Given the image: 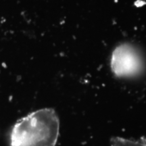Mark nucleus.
Returning <instances> with one entry per match:
<instances>
[{
  "label": "nucleus",
  "mask_w": 146,
  "mask_h": 146,
  "mask_svg": "<svg viewBox=\"0 0 146 146\" xmlns=\"http://www.w3.org/2000/svg\"><path fill=\"white\" fill-rule=\"evenodd\" d=\"M60 119L52 108L38 110L18 120L9 135L10 146H56Z\"/></svg>",
  "instance_id": "f257e3e1"
},
{
  "label": "nucleus",
  "mask_w": 146,
  "mask_h": 146,
  "mask_svg": "<svg viewBox=\"0 0 146 146\" xmlns=\"http://www.w3.org/2000/svg\"><path fill=\"white\" fill-rule=\"evenodd\" d=\"M110 66L112 72L117 77H134L143 72L144 60L135 47L123 43L116 47L112 52Z\"/></svg>",
  "instance_id": "f03ea898"
},
{
  "label": "nucleus",
  "mask_w": 146,
  "mask_h": 146,
  "mask_svg": "<svg viewBox=\"0 0 146 146\" xmlns=\"http://www.w3.org/2000/svg\"><path fill=\"white\" fill-rule=\"evenodd\" d=\"M110 144L111 146H146V139L141 137L138 140H133L114 137L110 139Z\"/></svg>",
  "instance_id": "7ed1b4c3"
}]
</instances>
